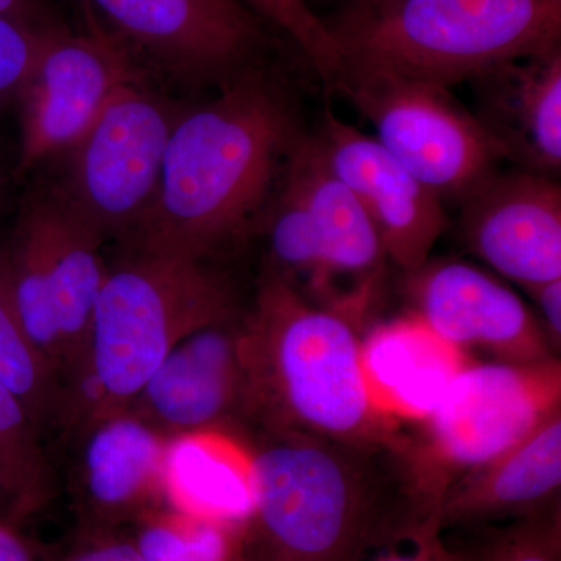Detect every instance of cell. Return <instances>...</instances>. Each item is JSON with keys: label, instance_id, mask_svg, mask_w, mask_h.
<instances>
[{"label": "cell", "instance_id": "cell-1", "mask_svg": "<svg viewBox=\"0 0 561 561\" xmlns=\"http://www.w3.org/2000/svg\"><path fill=\"white\" fill-rule=\"evenodd\" d=\"M250 446L247 561H357L438 529V505L411 443L262 434Z\"/></svg>", "mask_w": 561, "mask_h": 561}, {"label": "cell", "instance_id": "cell-2", "mask_svg": "<svg viewBox=\"0 0 561 561\" xmlns=\"http://www.w3.org/2000/svg\"><path fill=\"white\" fill-rule=\"evenodd\" d=\"M220 87L173 125L157 198L125 241L133 250L206 261L261 228L305 130L264 68Z\"/></svg>", "mask_w": 561, "mask_h": 561}, {"label": "cell", "instance_id": "cell-3", "mask_svg": "<svg viewBox=\"0 0 561 561\" xmlns=\"http://www.w3.org/2000/svg\"><path fill=\"white\" fill-rule=\"evenodd\" d=\"M362 330L316 305L265 267L243 312V419L262 434H298L346 443L413 440L371 400L362 368Z\"/></svg>", "mask_w": 561, "mask_h": 561}, {"label": "cell", "instance_id": "cell-4", "mask_svg": "<svg viewBox=\"0 0 561 561\" xmlns=\"http://www.w3.org/2000/svg\"><path fill=\"white\" fill-rule=\"evenodd\" d=\"M330 31L341 69L449 88L559 49L561 0H383L350 7Z\"/></svg>", "mask_w": 561, "mask_h": 561}, {"label": "cell", "instance_id": "cell-5", "mask_svg": "<svg viewBox=\"0 0 561 561\" xmlns=\"http://www.w3.org/2000/svg\"><path fill=\"white\" fill-rule=\"evenodd\" d=\"M238 311L230 280L205 260L133 250L106 272L81 357L102 408L138 398L181 337Z\"/></svg>", "mask_w": 561, "mask_h": 561}, {"label": "cell", "instance_id": "cell-6", "mask_svg": "<svg viewBox=\"0 0 561 561\" xmlns=\"http://www.w3.org/2000/svg\"><path fill=\"white\" fill-rule=\"evenodd\" d=\"M103 241L49 187L22 202L10 242L0 250L11 301L50 367L83 357L105 280Z\"/></svg>", "mask_w": 561, "mask_h": 561}, {"label": "cell", "instance_id": "cell-7", "mask_svg": "<svg viewBox=\"0 0 561 561\" xmlns=\"http://www.w3.org/2000/svg\"><path fill=\"white\" fill-rule=\"evenodd\" d=\"M179 116L142 81L124 84L83 135L58 154L61 172L47 187L103 242L127 241L157 198Z\"/></svg>", "mask_w": 561, "mask_h": 561}, {"label": "cell", "instance_id": "cell-8", "mask_svg": "<svg viewBox=\"0 0 561 561\" xmlns=\"http://www.w3.org/2000/svg\"><path fill=\"white\" fill-rule=\"evenodd\" d=\"M559 411L560 359L470 362L415 435L432 496L440 505L453 482L518 445Z\"/></svg>", "mask_w": 561, "mask_h": 561}, {"label": "cell", "instance_id": "cell-9", "mask_svg": "<svg viewBox=\"0 0 561 561\" xmlns=\"http://www.w3.org/2000/svg\"><path fill=\"white\" fill-rule=\"evenodd\" d=\"M331 91L353 103L383 149L442 202L460 203L507 161L476 114L440 84L341 69Z\"/></svg>", "mask_w": 561, "mask_h": 561}, {"label": "cell", "instance_id": "cell-10", "mask_svg": "<svg viewBox=\"0 0 561 561\" xmlns=\"http://www.w3.org/2000/svg\"><path fill=\"white\" fill-rule=\"evenodd\" d=\"M92 25L133 58L190 81H227L264 68L267 22L243 0H84Z\"/></svg>", "mask_w": 561, "mask_h": 561}, {"label": "cell", "instance_id": "cell-11", "mask_svg": "<svg viewBox=\"0 0 561 561\" xmlns=\"http://www.w3.org/2000/svg\"><path fill=\"white\" fill-rule=\"evenodd\" d=\"M136 80H140L138 61L95 25L84 35L47 28L16 99L21 110L18 173L24 175L72 146L110 99Z\"/></svg>", "mask_w": 561, "mask_h": 561}, {"label": "cell", "instance_id": "cell-12", "mask_svg": "<svg viewBox=\"0 0 561 561\" xmlns=\"http://www.w3.org/2000/svg\"><path fill=\"white\" fill-rule=\"evenodd\" d=\"M412 316L468 357L512 364L559 359L540 321L496 276L460 260H427L404 273Z\"/></svg>", "mask_w": 561, "mask_h": 561}, {"label": "cell", "instance_id": "cell-13", "mask_svg": "<svg viewBox=\"0 0 561 561\" xmlns=\"http://www.w3.org/2000/svg\"><path fill=\"white\" fill-rule=\"evenodd\" d=\"M461 242L522 289L561 278V187L516 169L494 172L460 202Z\"/></svg>", "mask_w": 561, "mask_h": 561}, {"label": "cell", "instance_id": "cell-14", "mask_svg": "<svg viewBox=\"0 0 561 561\" xmlns=\"http://www.w3.org/2000/svg\"><path fill=\"white\" fill-rule=\"evenodd\" d=\"M280 183L301 203L319 238L331 311L364 330L389 262L370 214L335 175L309 133L295 144Z\"/></svg>", "mask_w": 561, "mask_h": 561}, {"label": "cell", "instance_id": "cell-15", "mask_svg": "<svg viewBox=\"0 0 561 561\" xmlns=\"http://www.w3.org/2000/svg\"><path fill=\"white\" fill-rule=\"evenodd\" d=\"M332 171L354 192L402 273L421 267L448 230L442 198L416 180L376 138L324 111L313 133Z\"/></svg>", "mask_w": 561, "mask_h": 561}, {"label": "cell", "instance_id": "cell-16", "mask_svg": "<svg viewBox=\"0 0 561 561\" xmlns=\"http://www.w3.org/2000/svg\"><path fill=\"white\" fill-rule=\"evenodd\" d=\"M243 313L191 331L169 350L139 397L162 426L184 432L219 430L243 416Z\"/></svg>", "mask_w": 561, "mask_h": 561}, {"label": "cell", "instance_id": "cell-17", "mask_svg": "<svg viewBox=\"0 0 561 561\" xmlns=\"http://www.w3.org/2000/svg\"><path fill=\"white\" fill-rule=\"evenodd\" d=\"M561 508V411L518 445L461 476L443 496L440 530L481 529Z\"/></svg>", "mask_w": 561, "mask_h": 561}, {"label": "cell", "instance_id": "cell-18", "mask_svg": "<svg viewBox=\"0 0 561 561\" xmlns=\"http://www.w3.org/2000/svg\"><path fill=\"white\" fill-rule=\"evenodd\" d=\"M476 114L507 161L541 175L561 171V47L486 70L471 81Z\"/></svg>", "mask_w": 561, "mask_h": 561}, {"label": "cell", "instance_id": "cell-19", "mask_svg": "<svg viewBox=\"0 0 561 561\" xmlns=\"http://www.w3.org/2000/svg\"><path fill=\"white\" fill-rule=\"evenodd\" d=\"M360 353L373 402L402 426L430 419L472 362L409 312L364 330Z\"/></svg>", "mask_w": 561, "mask_h": 561}, {"label": "cell", "instance_id": "cell-20", "mask_svg": "<svg viewBox=\"0 0 561 561\" xmlns=\"http://www.w3.org/2000/svg\"><path fill=\"white\" fill-rule=\"evenodd\" d=\"M160 490L169 507L225 522H249L253 483L249 448L219 430L165 442Z\"/></svg>", "mask_w": 561, "mask_h": 561}, {"label": "cell", "instance_id": "cell-21", "mask_svg": "<svg viewBox=\"0 0 561 561\" xmlns=\"http://www.w3.org/2000/svg\"><path fill=\"white\" fill-rule=\"evenodd\" d=\"M165 442L135 416L108 415L92 430L84 446V486L91 504L108 518L147 512V501L161 493Z\"/></svg>", "mask_w": 561, "mask_h": 561}, {"label": "cell", "instance_id": "cell-22", "mask_svg": "<svg viewBox=\"0 0 561 561\" xmlns=\"http://www.w3.org/2000/svg\"><path fill=\"white\" fill-rule=\"evenodd\" d=\"M131 538L142 561H247V522H225L176 508L149 511Z\"/></svg>", "mask_w": 561, "mask_h": 561}, {"label": "cell", "instance_id": "cell-23", "mask_svg": "<svg viewBox=\"0 0 561 561\" xmlns=\"http://www.w3.org/2000/svg\"><path fill=\"white\" fill-rule=\"evenodd\" d=\"M50 370L22 327L0 261V383L22 402L33 421L49 404Z\"/></svg>", "mask_w": 561, "mask_h": 561}, {"label": "cell", "instance_id": "cell-24", "mask_svg": "<svg viewBox=\"0 0 561 561\" xmlns=\"http://www.w3.org/2000/svg\"><path fill=\"white\" fill-rule=\"evenodd\" d=\"M456 549L459 561H561V508L474 529V538Z\"/></svg>", "mask_w": 561, "mask_h": 561}, {"label": "cell", "instance_id": "cell-25", "mask_svg": "<svg viewBox=\"0 0 561 561\" xmlns=\"http://www.w3.org/2000/svg\"><path fill=\"white\" fill-rule=\"evenodd\" d=\"M38 451L33 438V420L22 402L0 383V486L31 507L38 496Z\"/></svg>", "mask_w": 561, "mask_h": 561}, {"label": "cell", "instance_id": "cell-26", "mask_svg": "<svg viewBox=\"0 0 561 561\" xmlns=\"http://www.w3.org/2000/svg\"><path fill=\"white\" fill-rule=\"evenodd\" d=\"M261 20L286 33L331 90L341 69L330 27L301 0H243Z\"/></svg>", "mask_w": 561, "mask_h": 561}, {"label": "cell", "instance_id": "cell-27", "mask_svg": "<svg viewBox=\"0 0 561 561\" xmlns=\"http://www.w3.org/2000/svg\"><path fill=\"white\" fill-rule=\"evenodd\" d=\"M47 28L32 21L0 18V106L16 101Z\"/></svg>", "mask_w": 561, "mask_h": 561}, {"label": "cell", "instance_id": "cell-28", "mask_svg": "<svg viewBox=\"0 0 561 561\" xmlns=\"http://www.w3.org/2000/svg\"><path fill=\"white\" fill-rule=\"evenodd\" d=\"M357 561H459V557L443 538V531L434 529L373 549Z\"/></svg>", "mask_w": 561, "mask_h": 561}, {"label": "cell", "instance_id": "cell-29", "mask_svg": "<svg viewBox=\"0 0 561 561\" xmlns=\"http://www.w3.org/2000/svg\"><path fill=\"white\" fill-rule=\"evenodd\" d=\"M534 301L535 316L540 321L542 331L553 353L561 351V278L537 284L523 289Z\"/></svg>", "mask_w": 561, "mask_h": 561}, {"label": "cell", "instance_id": "cell-30", "mask_svg": "<svg viewBox=\"0 0 561 561\" xmlns=\"http://www.w3.org/2000/svg\"><path fill=\"white\" fill-rule=\"evenodd\" d=\"M62 561H142L131 540L101 537L84 542Z\"/></svg>", "mask_w": 561, "mask_h": 561}, {"label": "cell", "instance_id": "cell-31", "mask_svg": "<svg viewBox=\"0 0 561 561\" xmlns=\"http://www.w3.org/2000/svg\"><path fill=\"white\" fill-rule=\"evenodd\" d=\"M0 561H43L32 548L31 542L22 538L11 527L0 523Z\"/></svg>", "mask_w": 561, "mask_h": 561}, {"label": "cell", "instance_id": "cell-32", "mask_svg": "<svg viewBox=\"0 0 561 561\" xmlns=\"http://www.w3.org/2000/svg\"><path fill=\"white\" fill-rule=\"evenodd\" d=\"M33 2L35 0H0V18L31 21Z\"/></svg>", "mask_w": 561, "mask_h": 561}, {"label": "cell", "instance_id": "cell-33", "mask_svg": "<svg viewBox=\"0 0 561 561\" xmlns=\"http://www.w3.org/2000/svg\"><path fill=\"white\" fill-rule=\"evenodd\" d=\"M383 2V0H351V7L373 5V3Z\"/></svg>", "mask_w": 561, "mask_h": 561}, {"label": "cell", "instance_id": "cell-34", "mask_svg": "<svg viewBox=\"0 0 561 561\" xmlns=\"http://www.w3.org/2000/svg\"><path fill=\"white\" fill-rule=\"evenodd\" d=\"M2 191H3V173H2V169H0V201H2Z\"/></svg>", "mask_w": 561, "mask_h": 561}, {"label": "cell", "instance_id": "cell-35", "mask_svg": "<svg viewBox=\"0 0 561 561\" xmlns=\"http://www.w3.org/2000/svg\"><path fill=\"white\" fill-rule=\"evenodd\" d=\"M301 2H308V0H301Z\"/></svg>", "mask_w": 561, "mask_h": 561}]
</instances>
